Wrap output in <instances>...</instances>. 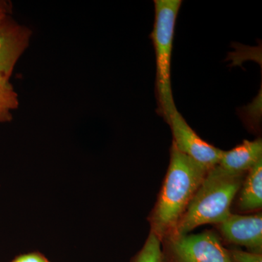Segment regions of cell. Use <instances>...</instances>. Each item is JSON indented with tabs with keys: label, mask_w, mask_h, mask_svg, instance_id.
Instances as JSON below:
<instances>
[{
	"label": "cell",
	"mask_w": 262,
	"mask_h": 262,
	"mask_svg": "<svg viewBox=\"0 0 262 262\" xmlns=\"http://www.w3.org/2000/svg\"><path fill=\"white\" fill-rule=\"evenodd\" d=\"M237 208L244 213L258 211L262 207V160L248 170L239 190Z\"/></svg>",
	"instance_id": "obj_9"
},
{
	"label": "cell",
	"mask_w": 262,
	"mask_h": 262,
	"mask_svg": "<svg viewBox=\"0 0 262 262\" xmlns=\"http://www.w3.org/2000/svg\"><path fill=\"white\" fill-rule=\"evenodd\" d=\"M155 21L151 39L156 58L155 94L158 112L165 122L177 110L172 92L171 59L175 26L182 0H155Z\"/></svg>",
	"instance_id": "obj_3"
},
{
	"label": "cell",
	"mask_w": 262,
	"mask_h": 262,
	"mask_svg": "<svg viewBox=\"0 0 262 262\" xmlns=\"http://www.w3.org/2000/svg\"><path fill=\"white\" fill-rule=\"evenodd\" d=\"M161 244L158 236L150 232L145 244L132 262H165Z\"/></svg>",
	"instance_id": "obj_10"
},
{
	"label": "cell",
	"mask_w": 262,
	"mask_h": 262,
	"mask_svg": "<svg viewBox=\"0 0 262 262\" xmlns=\"http://www.w3.org/2000/svg\"><path fill=\"white\" fill-rule=\"evenodd\" d=\"M165 262H232L217 234L211 231L167 239Z\"/></svg>",
	"instance_id": "obj_4"
},
{
	"label": "cell",
	"mask_w": 262,
	"mask_h": 262,
	"mask_svg": "<svg viewBox=\"0 0 262 262\" xmlns=\"http://www.w3.org/2000/svg\"><path fill=\"white\" fill-rule=\"evenodd\" d=\"M232 262H262V253L245 251L239 249L228 250Z\"/></svg>",
	"instance_id": "obj_12"
},
{
	"label": "cell",
	"mask_w": 262,
	"mask_h": 262,
	"mask_svg": "<svg viewBox=\"0 0 262 262\" xmlns=\"http://www.w3.org/2000/svg\"><path fill=\"white\" fill-rule=\"evenodd\" d=\"M167 123L173 135V143L182 153L210 170L218 164L223 150L201 139L189 126L178 110H174Z\"/></svg>",
	"instance_id": "obj_5"
},
{
	"label": "cell",
	"mask_w": 262,
	"mask_h": 262,
	"mask_svg": "<svg viewBox=\"0 0 262 262\" xmlns=\"http://www.w3.org/2000/svg\"><path fill=\"white\" fill-rule=\"evenodd\" d=\"M262 160V140H245L229 151H222L217 166L227 173H247Z\"/></svg>",
	"instance_id": "obj_8"
},
{
	"label": "cell",
	"mask_w": 262,
	"mask_h": 262,
	"mask_svg": "<svg viewBox=\"0 0 262 262\" xmlns=\"http://www.w3.org/2000/svg\"><path fill=\"white\" fill-rule=\"evenodd\" d=\"M219 229L224 241L228 244L244 246L250 252L262 253V214H232Z\"/></svg>",
	"instance_id": "obj_6"
},
{
	"label": "cell",
	"mask_w": 262,
	"mask_h": 262,
	"mask_svg": "<svg viewBox=\"0 0 262 262\" xmlns=\"http://www.w3.org/2000/svg\"><path fill=\"white\" fill-rule=\"evenodd\" d=\"M29 37V31L23 27L0 24V76L8 79L28 45Z\"/></svg>",
	"instance_id": "obj_7"
},
{
	"label": "cell",
	"mask_w": 262,
	"mask_h": 262,
	"mask_svg": "<svg viewBox=\"0 0 262 262\" xmlns=\"http://www.w3.org/2000/svg\"><path fill=\"white\" fill-rule=\"evenodd\" d=\"M208 172L172 144L168 171L149 217L151 232L161 242L173 235Z\"/></svg>",
	"instance_id": "obj_1"
},
{
	"label": "cell",
	"mask_w": 262,
	"mask_h": 262,
	"mask_svg": "<svg viewBox=\"0 0 262 262\" xmlns=\"http://www.w3.org/2000/svg\"><path fill=\"white\" fill-rule=\"evenodd\" d=\"M18 102L15 92L0 95V121L8 120L10 110L16 107Z\"/></svg>",
	"instance_id": "obj_11"
},
{
	"label": "cell",
	"mask_w": 262,
	"mask_h": 262,
	"mask_svg": "<svg viewBox=\"0 0 262 262\" xmlns=\"http://www.w3.org/2000/svg\"><path fill=\"white\" fill-rule=\"evenodd\" d=\"M14 92L8 79L0 76V95L11 94Z\"/></svg>",
	"instance_id": "obj_14"
},
{
	"label": "cell",
	"mask_w": 262,
	"mask_h": 262,
	"mask_svg": "<svg viewBox=\"0 0 262 262\" xmlns=\"http://www.w3.org/2000/svg\"><path fill=\"white\" fill-rule=\"evenodd\" d=\"M5 16H6V8L0 4V24L4 22Z\"/></svg>",
	"instance_id": "obj_15"
},
{
	"label": "cell",
	"mask_w": 262,
	"mask_h": 262,
	"mask_svg": "<svg viewBox=\"0 0 262 262\" xmlns=\"http://www.w3.org/2000/svg\"><path fill=\"white\" fill-rule=\"evenodd\" d=\"M246 175L227 173L217 165L208 170L170 238L189 234L200 226L225 222Z\"/></svg>",
	"instance_id": "obj_2"
},
{
	"label": "cell",
	"mask_w": 262,
	"mask_h": 262,
	"mask_svg": "<svg viewBox=\"0 0 262 262\" xmlns=\"http://www.w3.org/2000/svg\"><path fill=\"white\" fill-rule=\"evenodd\" d=\"M11 262H50L43 255L39 253H30L21 255Z\"/></svg>",
	"instance_id": "obj_13"
}]
</instances>
